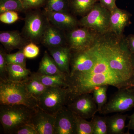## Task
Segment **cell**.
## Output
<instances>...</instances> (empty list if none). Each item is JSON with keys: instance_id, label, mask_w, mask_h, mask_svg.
Listing matches in <instances>:
<instances>
[{"instance_id": "f546056e", "label": "cell", "mask_w": 134, "mask_h": 134, "mask_svg": "<svg viewBox=\"0 0 134 134\" xmlns=\"http://www.w3.org/2000/svg\"><path fill=\"white\" fill-rule=\"evenodd\" d=\"M23 48L19 49L14 53H6V58L8 64H16L26 68V58L24 53Z\"/></svg>"}, {"instance_id": "8fae6325", "label": "cell", "mask_w": 134, "mask_h": 134, "mask_svg": "<svg viewBox=\"0 0 134 134\" xmlns=\"http://www.w3.org/2000/svg\"><path fill=\"white\" fill-rule=\"evenodd\" d=\"M91 93L76 96L67 104L72 112L86 119H92L98 112L97 106Z\"/></svg>"}, {"instance_id": "f1b7e54d", "label": "cell", "mask_w": 134, "mask_h": 134, "mask_svg": "<svg viewBox=\"0 0 134 134\" xmlns=\"http://www.w3.org/2000/svg\"><path fill=\"white\" fill-rule=\"evenodd\" d=\"M91 120L93 124V134H108L107 116L95 115Z\"/></svg>"}, {"instance_id": "5b68a950", "label": "cell", "mask_w": 134, "mask_h": 134, "mask_svg": "<svg viewBox=\"0 0 134 134\" xmlns=\"http://www.w3.org/2000/svg\"><path fill=\"white\" fill-rule=\"evenodd\" d=\"M69 92L68 88L48 87L39 97L38 107L54 115L68 103Z\"/></svg>"}, {"instance_id": "ac0fdd59", "label": "cell", "mask_w": 134, "mask_h": 134, "mask_svg": "<svg viewBox=\"0 0 134 134\" xmlns=\"http://www.w3.org/2000/svg\"><path fill=\"white\" fill-rule=\"evenodd\" d=\"M28 40L18 31L0 32V42L7 51L21 49L28 44Z\"/></svg>"}, {"instance_id": "83f0119b", "label": "cell", "mask_w": 134, "mask_h": 134, "mask_svg": "<svg viewBox=\"0 0 134 134\" xmlns=\"http://www.w3.org/2000/svg\"><path fill=\"white\" fill-rule=\"evenodd\" d=\"M24 10L20 0H0V14L6 11L18 12Z\"/></svg>"}, {"instance_id": "4fadbf2b", "label": "cell", "mask_w": 134, "mask_h": 134, "mask_svg": "<svg viewBox=\"0 0 134 134\" xmlns=\"http://www.w3.org/2000/svg\"><path fill=\"white\" fill-rule=\"evenodd\" d=\"M30 124L34 127L37 134H54L55 117L36 107Z\"/></svg>"}, {"instance_id": "e575fe53", "label": "cell", "mask_w": 134, "mask_h": 134, "mask_svg": "<svg viewBox=\"0 0 134 134\" xmlns=\"http://www.w3.org/2000/svg\"><path fill=\"white\" fill-rule=\"evenodd\" d=\"M14 134H37V133L32 125L28 124L19 128Z\"/></svg>"}, {"instance_id": "ffe728a7", "label": "cell", "mask_w": 134, "mask_h": 134, "mask_svg": "<svg viewBox=\"0 0 134 134\" xmlns=\"http://www.w3.org/2000/svg\"><path fill=\"white\" fill-rule=\"evenodd\" d=\"M37 72L44 75L68 76L60 70L54 60L47 51L44 53Z\"/></svg>"}, {"instance_id": "30bf717a", "label": "cell", "mask_w": 134, "mask_h": 134, "mask_svg": "<svg viewBox=\"0 0 134 134\" xmlns=\"http://www.w3.org/2000/svg\"><path fill=\"white\" fill-rule=\"evenodd\" d=\"M100 36L91 29L77 27L66 33L67 45L72 52L83 51L94 46Z\"/></svg>"}, {"instance_id": "836d02e7", "label": "cell", "mask_w": 134, "mask_h": 134, "mask_svg": "<svg viewBox=\"0 0 134 134\" xmlns=\"http://www.w3.org/2000/svg\"><path fill=\"white\" fill-rule=\"evenodd\" d=\"M24 10L40 7L46 0H20Z\"/></svg>"}, {"instance_id": "1f68e13d", "label": "cell", "mask_w": 134, "mask_h": 134, "mask_svg": "<svg viewBox=\"0 0 134 134\" xmlns=\"http://www.w3.org/2000/svg\"><path fill=\"white\" fill-rule=\"evenodd\" d=\"M6 53L1 48L0 50V80L8 79Z\"/></svg>"}, {"instance_id": "4dcf8cb0", "label": "cell", "mask_w": 134, "mask_h": 134, "mask_svg": "<svg viewBox=\"0 0 134 134\" xmlns=\"http://www.w3.org/2000/svg\"><path fill=\"white\" fill-rule=\"evenodd\" d=\"M24 53L25 57L28 59H32L37 57L39 54L40 49L35 43H28L23 48Z\"/></svg>"}, {"instance_id": "9c48e42d", "label": "cell", "mask_w": 134, "mask_h": 134, "mask_svg": "<svg viewBox=\"0 0 134 134\" xmlns=\"http://www.w3.org/2000/svg\"><path fill=\"white\" fill-rule=\"evenodd\" d=\"M134 108V87L118 89L99 112L105 115L112 113H123Z\"/></svg>"}, {"instance_id": "ba28073f", "label": "cell", "mask_w": 134, "mask_h": 134, "mask_svg": "<svg viewBox=\"0 0 134 134\" xmlns=\"http://www.w3.org/2000/svg\"><path fill=\"white\" fill-rule=\"evenodd\" d=\"M45 14L38 11L28 12L25 18L24 26L22 35L32 43H40L45 30L49 23Z\"/></svg>"}, {"instance_id": "603a6c76", "label": "cell", "mask_w": 134, "mask_h": 134, "mask_svg": "<svg viewBox=\"0 0 134 134\" xmlns=\"http://www.w3.org/2000/svg\"><path fill=\"white\" fill-rule=\"evenodd\" d=\"M97 2V0H69L70 8L75 14L83 17L87 15Z\"/></svg>"}, {"instance_id": "74e56055", "label": "cell", "mask_w": 134, "mask_h": 134, "mask_svg": "<svg viewBox=\"0 0 134 134\" xmlns=\"http://www.w3.org/2000/svg\"><path fill=\"white\" fill-rule=\"evenodd\" d=\"M129 119L128 124L126 126L128 128V131L126 134H130L129 131L130 130H134V113L130 116H128Z\"/></svg>"}, {"instance_id": "52a82bcc", "label": "cell", "mask_w": 134, "mask_h": 134, "mask_svg": "<svg viewBox=\"0 0 134 134\" xmlns=\"http://www.w3.org/2000/svg\"><path fill=\"white\" fill-rule=\"evenodd\" d=\"M90 48L78 52H72L70 62V73L68 76L90 72L95 66L99 54V43Z\"/></svg>"}, {"instance_id": "cb8c5ba5", "label": "cell", "mask_w": 134, "mask_h": 134, "mask_svg": "<svg viewBox=\"0 0 134 134\" xmlns=\"http://www.w3.org/2000/svg\"><path fill=\"white\" fill-rule=\"evenodd\" d=\"M24 82L28 91L37 100L48 87L36 78L32 74V73L30 76Z\"/></svg>"}, {"instance_id": "7c38bea8", "label": "cell", "mask_w": 134, "mask_h": 134, "mask_svg": "<svg viewBox=\"0 0 134 134\" xmlns=\"http://www.w3.org/2000/svg\"><path fill=\"white\" fill-rule=\"evenodd\" d=\"M54 134H76V127L74 113L66 106L54 115Z\"/></svg>"}, {"instance_id": "7a4b0ae2", "label": "cell", "mask_w": 134, "mask_h": 134, "mask_svg": "<svg viewBox=\"0 0 134 134\" xmlns=\"http://www.w3.org/2000/svg\"><path fill=\"white\" fill-rule=\"evenodd\" d=\"M99 51L110 69L123 81L134 87V54L128 48L122 36L100 37Z\"/></svg>"}, {"instance_id": "d590c367", "label": "cell", "mask_w": 134, "mask_h": 134, "mask_svg": "<svg viewBox=\"0 0 134 134\" xmlns=\"http://www.w3.org/2000/svg\"><path fill=\"white\" fill-rule=\"evenodd\" d=\"M116 0H99V3L103 7L105 8L110 11L117 7Z\"/></svg>"}, {"instance_id": "5bb4252c", "label": "cell", "mask_w": 134, "mask_h": 134, "mask_svg": "<svg viewBox=\"0 0 134 134\" xmlns=\"http://www.w3.org/2000/svg\"><path fill=\"white\" fill-rule=\"evenodd\" d=\"M109 32H112L117 37L123 36L125 28L130 24L131 13L116 7L111 11Z\"/></svg>"}, {"instance_id": "3957f363", "label": "cell", "mask_w": 134, "mask_h": 134, "mask_svg": "<svg viewBox=\"0 0 134 134\" xmlns=\"http://www.w3.org/2000/svg\"><path fill=\"white\" fill-rule=\"evenodd\" d=\"M0 104L23 105L31 108L38 107L37 100L32 96L24 81L0 80Z\"/></svg>"}, {"instance_id": "44dd1931", "label": "cell", "mask_w": 134, "mask_h": 134, "mask_svg": "<svg viewBox=\"0 0 134 134\" xmlns=\"http://www.w3.org/2000/svg\"><path fill=\"white\" fill-rule=\"evenodd\" d=\"M32 74L47 87L68 88L67 77L68 76L44 75L37 72L32 73Z\"/></svg>"}, {"instance_id": "7402d4cb", "label": "cell", "mask_w": 134, "mask_h": 134, "mask_svg": "<svg viewBox=\"0 0 134 134\" xmlns=\"http://www.w3.org/2000/svg\"><path fill=\"white\" fill-rule=\"evenodd\" d=\"M8 79L16 82H23L30 76V70L21 65L8 64Z\"/></svg>"}, {"instance_id": "484cf974", "label": "cell", "mask_w": 134, "mask_h": 134, "mask_svg": "<svg viewBox=\"0 0 134 134\" xmlns=\"http://www.w3.org/2000/svg\"><path fill=\"white\" fill-rule=\"evenodd\" d=\"M74 114L75 121L76 134H93V124L91 120L88 121L74 113Z\"/></svg>"}, {"instance_id": "4316f807", "label": "cell", "mask_w": 134, "mask_h": 134, "mask_svg": "<svg viewBox=\"0 0 134 134\" xmlns=\"http://www.w3.org/2000/svg\"><path fill=\"white\" fill-rule=\"evenodd\" d=\"M69 0H47L45 10L53 12H68Z\"/></svg>"}, {"instance_id": "2e32d148", "label": "cell", "mask_w": 134, "mask_h": 134, "mask_svg": "<svg viewBox=\"0 0 134 134\" xmlns=\"http://www.w3.org/2000/svg\"><path fill=\"white\" fill-rule=\"evenodd\" d=\"M41 43L48 48L67 46L66 34L49 22L43 34Z\"/></svg>"}, {"instance_id": "d6a6232c", "label": "cell", "mask_w": 134, "mask_h": 134, "mask_svg": "<svg viewBox=\"0 0 134 134\" xmlns=\"http://www.w3.org/2000/svg\"><path fill=\"white\" fill-rule=\"evenodd\" d=\"M19 19V15L16 11H6L0 14V21L6 24L14 23Z\"/></svg>"}, {"instance_id": "8992f818", "label": "cell", "mask_w": 134, "mask_h": 134, "mask_svg": "<svg viewBox=\"0 0 134 134\" xmlns=\"http://www.w3.org/2000/svg\"><path fill=\"white\" fill-rule=\"evenodd\" d=\"M110 15V10L97 2L91 10L79 20V25L103 36L109 32Z\"/></svg>"}, {"instance_id": "6da1fadb", "label": "cell", "mask_w": 134, "mask_h": 134, "mask_svg": "<svg viewBox=\"0 0 134 134\" xmlns=\"http://www.w3.org/2000/svg\"><path fill=\"white\" fill-rule=\"evenodd\" d=\"M67 81L69 92L68 103L76 96L91 93L93 88L98 85H107L118 89L132 87L110 69L99 51L98 59L93 69L86 73L68 76Z\"/></svg>"}, {"instance_id": "e0dca14e", "label": "cell", "mask_w": 134, "mask_h": 134, "mask_svg": "<svg viewBox=\"0 0 134 134\" xmlns=\"http://www.w3.org/2000/svg\"><path fill=\"white\" fill-rule=\"evenodd\" d=\"M50 55L62 72L68 76L70 73L72 51L68 45L48 48Z\"/></svg>"}, {"instance_id": "d4e9b609", "label": "cell", "mask_w": 134, "mask_h": 134, "mask_svg": "<svg viewBox=\"0 0 134 134\" xmlns=\"http://www.w3.org/2000/svg\"><path fill=\"white\" fill-rule=\"evenodd\" d=\"M109 85H103L94 87L92 90L93 97L97 106L98 112L99 113L107 103V91Z\"/></svg>"}, {"instance_id": "9a60e30c", "label": "cell", "mask_w": 134, "mask_h": 134, "mask_svg": "<svg viewBox=\"0 0 134 134\" xmlns=\"http://www.w3.org/2000/svg\"><path fill=\"white\" fill-rule=\"evenodd\" d=\"M48 21L51 24L65 31L77 28L79 21L69 12H53L45 11Z\"/></svg>"}, {"instance_id": "d6986e66", "label": "cell", "mask_w": 134, "mask_h": 134, "mask_svg": "<svg viewBox=\"0 0 134 134\" xmlns=\"http://www.w3.org/2000/svg\"><path fill=\"white\" fill-rule=\"evenodd\" d=\"M128 116V114H122L121 113L107 116L108 134H125V128H126V122Z\"/></svg>"}, {"instance_id": "8d00e7d4", "label": "cell", "mask_w": 134, "mask_h": 134, "mask_svg": "<svg viewBox=\"0 0 134 134\" xmlns=\"http://www.w3.org/2000/svg\"><path fill=\"white\" fill-rule=\"evenodd\" d=\"M128 48L132 54H134V34H130L125 37Z\"/></svg>"}, {"instance_id": "277c9868", "label": "cell", "mask_w": 134, "mask_h": 134, "mask_svg": "<svg viewBox=\"0 0 134 134\" xmlns=\"http://www.w3.org/2000/svg\"><path fill=\"white\" fill-rule=\"evenodd\" d=\"M36 108L23 105H1L0 121L4 133L14 134L21 127L30 124Z\"/></svg>"}]
</instances>
